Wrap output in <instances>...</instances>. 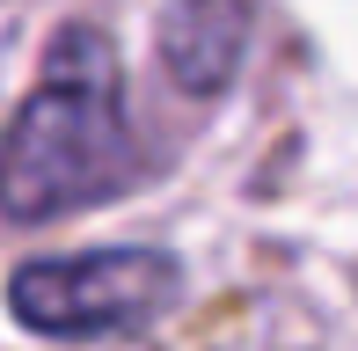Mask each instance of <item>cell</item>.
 Instances as JSON below:
<instances>
[{"label": "cell", "mask_w": 358, "mask_h": 351, "mask_svg": "<svg viewBox=\"0 0 358 351\" xmlns=\"http://www.w3.org/2000/svg\"><path fill=\"white\" fill-rule=\"evenodd\" d=\"M139 132L124 117L117 44L73 22L52 37L44 81L22 95L15 124L0 132V213L8 220H59L103 205L139 176Z\"/></svg>", "instance_id": "6da1fadb"}, {"label": "cell", "mask_w": 358, "mask_h": 351, "mask_svg": "<svg viewBox=\"0 0 358 351\" xmlns=\"http://www.w3.org/2000/svg\"><path fill=\"white\" fill-rule=\"evenodd\" d=\"M183 293V264L169 249H88V257H37L8 278V308L37 337H132L161 322Z\"/></svg>", "instance_id": "7a4b0ae2"}, {"label": "cell", "mask_w": 358, "mask_h": 351, "mask_svg": "<svg viewBox=\"0 0 358 351\" xmlns=\"http://www.w3.org/2000/svg\"><path fill=\"white\" fill-rule=\"evenodd\" d=\"M249 0H169L161 8V66L183 95H220L249 52Z\"/></svg>", "instance_id": "3957f363"}]
</instances>
